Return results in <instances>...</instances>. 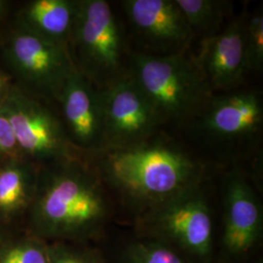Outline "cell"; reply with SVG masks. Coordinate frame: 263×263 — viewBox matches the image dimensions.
Here are the masks:
<instances>
[{
	"mask_svg": "<svg viewBox=\"0 0 263 263\" xmlns=\"http://www.w3.org/2000/svg\"><path fill=\"white\" fill-rule=\"evenodd\" d=\"M111 195L95 168L77 157L38 169L26 231L47 242L92 244L113 216Z\"/></svg>",
	"mask_w": 263,
	"mask_h": 263,
	"instance_id": "obj_1",
	"label": "cell"
},
{
	"mask_svg": "<svg viewBox=\"0 0 263 263\" xmlns=\"http://www.w3.org/2000/svg\"><path fill=\"white\" fill-rule=\"evenodd\" d=\"M97 152L95 169L104 186L135 218L205 181L203 163L165 139L151 137Z\"/></svg>",
	"mask_w": 263,
	"mask_h": 263,
	"instance_id": "obj_2",
	"label": "cell"
},
{
	"mask_svg": "<svg viewBox=\"0 0 263 263\" xmlns=\"http://www.w3.org/2000/svg\"><path fill=\"white\" fill-rule=\"evenodd\" d=\"M127 66V74L163 123L180 122L200 112L213 96L195 59L186 50L168 55L134 53Z\"/></svg>",
	"mask_w": 263,
	"mask_h": 263,
	"instance_id": "obj_3",
	"label": "cell"
},
{
	"mask_svg": "<svg viewBox=\"0 0 263 263\" xmlns=\"http://www.w3.org/2000/svg\"><path fill=\"white\" fill-rule=\"evenodd\" d=\"M204 182L135 218V234L151 238L199 263H216L213 210Z\"/></svg>",
	"mask_w": 263,
	"mask_h": 263,
	"instance_id": "obj_4",
	"label": "cell"
},
{
	"mask_svg": "<svg viewBox=\"0 0 263 263\" xmlns=\"http://www.w3.org/2000/svg\"><path fill=\"white\" fill-rule=\"evenodd\" d=\"M69 43L77 70L99 89L126 74L122 28L107 1H78Z\"/></svg>",
	"mask_w": 263,
	"mask_h": 263,
	"instance_id": "obj_5",
	"label": "cell"
},
{
	"mask_svg": "<svg viewBox=\"0 0 263 263\" xmlns=\"http://www.w3.org/2000/svg\"><path fill=\"white\" fill-rule=\"evenodd\" d=\"M263 240L261 201L240 172L227 175L222 193V227L216 241V263H247Z\"/></svg>",
	"mask_w": 263,
	"mask_h": 263,
	"instance_id": "obj_6",
	"label": "cell"
},
{
	"mask_svg": "<svg viewBox=\"0 0 263 263\" xmlns=\"http://www.w3.org/2000/svg\"><path fill=\"white\" fill-rule=\"evenodd\" d=\"M20 152L33 163L48 164L76 157L63 123L31 96L12 86L0 104Z\"/></svg>",
	"mask_w": 263,
	"mask_h": 263,
	"instance_id": "obj_7",
	"label": "cell"
},
{
	"mask_svg": "<svg viewBox=\"0 0 263 263\" xmlns=\"http://www.w3.org/2000/svg\"><path fill=\"white\" fill-rule=\"evenodd\" d=\"M4 53L11 69L30 92L57 101L77 69L68 46L20 27L11 34Z\"/></svg>",
	"mask_w": 263,
	"mask_h": 263,
	"instance_id": "obj_8",
	"label": "cell"
},
{
	"mask_svg": "<svg viewBox=\"0 0 263 263\" xmlns=\"http://www.w3.org/2000/svg\"><path fill=\"white\" fill-rule=\"evenodd\" d=\"M101 94L104 123L103 148L145 141L153 137L163 124L127 72L102 88Z\"/></svg>",
	"mask_w": 263,
	"mask_h": 263,
	"instance_id": "obj_9",
	"label": "cell"
},
{
	"mask_svg": "<svg viewBox=\"0 0 263 263\" xmlns=\"http://www.w3.org/2000/svg\"><path fill=\"white\" fill-rule=\"evenodd\" d=\"M262 105L261 96L252 89L212 96L200 110L198 129L219 143L251 140L261 130Z\"/></svg>",
	"mask_w": 263,
	"mask_h": 263,
	"instance_id": "obj_10",
	"label": "cell"
},
{
	"mask_svg": "<svg viewBox=\"0 0 263 263\" xmlns=\"http://www.w3.org/2000/svg\"><path fill=\"white\" fill-rule=\"evenodd\" d=\"M121 6L148 54L186 50L194 35L175 0H124Z\"/></svg>",
	"mask_w": 263,
	"mask_h": 263,
	"instance_id": "obj_11",
	"label": "cell"
},
{
	"mask_svg": "<svg viewBox=\"0 0 263 263\" xmlns=\"http://www.w3.org/2000/svg\"><path fill=\"white\" fill-rule=\"evenodd\" d=\"M58 101L62 106L63 125L72 146L101 151L104 142L101 89L76 69L66 80Z\"/></svg>",
	"mask_w": 263,
	"mask_h": 263,
	"instance_id": "obj_12",
	"label": "cell"
},
{
	"mask_svg": "<svg viewBox=\"0 0 263 263\" xmlns=\"http://www.w3.org/2000/svg\"><path fill=\"white\" fill-rule=\"evenodd\" d=\"M246 17L231 22L213 36L204 38L195 59L211 91L236 90L248 71L245 53Z\"/></svg>",
	"mask_w": 263,
	"mask_h": 263,
	"instance_id": "obj_13",
	"label": "cell"
},
{
	"mask_svg": "<svg viewBox=\"0 0 263 263\" xmlns=\"http://www.w3.org/2000/svg\"><path fill=\"white\" fill-rule=\"evenodd\" d=\"M38 169L35 163L20 157L0 165V224L10 229L27 216L35 194Z\"/></svg>",
	"mask_w": 263,
	"mask_h": 263,
	"instance_id": "obj_14",
	"label": "cell"
},
{
	"mask_svg": "<svg viewBox=\"0 0 263 263\" xmlns=\"http://www.w3.org/2000/svg\"><path fill=\"white\" fill-rule=\"evenodd\" d=\"M78 1L34 0L19 15V27L57 44L68 46Z\"/></svg>",
	"mask_w": 263,
	"mask_h": 263,
	"instance_id": "obj_15",
	"label": "cell"
},
{
	"mask_svg": "<svg viewBox=\"0 0 263 263\" xmlns=\"http://www.w3.org/2000/svg\"><path fill=\"white\" fill-rule=\"evenodd\" d=\"M112 263L199 262L169 245L134 233L133 237L120 246Z\"/></svg>",
	"mask_w": 263,
	"mask_h": 263,
	"instance_id": "obj_16",
	"label": "cell"
},
{
	"mask_svg": "<svg viewBox=\"0 0 263 263\" xmlns=\"http://www.w3.org/2000/svg\"><path fill=\"white\" fill-rule=\"evenodd\" d=\"M193 34L204 38L215 35L227 14L229 3L218 0H175Z\"/></svg>",
	"mask_w": 263,
	"mask_h": 263,
	"instance_id": "obj_17",
	"label": "cell"
},
{
	"mask_svg": "<svg viewBox=\"0 0 263 263\" xmlns=\"http://www.w3.org/2000/svg\"><path fill=\"white\" fill-rule=\"evenodd\" d=\"M49 243L25 231L0 245V263H48Z\"/></svg>",
	"mask_w": 263,
	"mask_h": 263,
	"instance_id": "obj_18",
	"label": "cell"
},
{
	"mask_svg": "<svg viewBox=\"0 0 263 263\" xmlns=\"http://www.w3.org/2000/svg\"><path fill=\"white\" fill-rule=\"evenodd\" d=\"M48 263H109L94 245L72 242L49 243Z\"/></svg>",
	"mask_w": 263,
	"mask_h": 263,
	"instance_id": "obj_19",
	"label": "cell"
},
{
	"mask_svg": "<svg viewBox=\"0 0 263 263\" xmlns=\"http://www.w3.org/2000/svg\"><path fill=\"white\" fill-rule=\"evenodd\" d=\"M245 53L248 71L262 72L263 68V14L255 12L246 20Z\"/></svg>",
	"mask_w": 263,
	"mask_h": 263,
	"instance_id": "obj_20",
	"label": "cell"
},
{
	"mask_svg": "<svg viewBox=\"0 0 263 263\" xmlns=\"http://www.w3.org/2000/svg\"><path fill=\"white\" fill-rule=\"evenodd\" d=\"M20 151L8 120L0 114V159L18 158Z\"/></svg>",
	"mask_w": 263,
	"mask_h": 263,
	"instance_id": "obj_21",
	"label": "cell"
},
{
	"mask_svg": "<svg viewBox=\"0 0 263 263\" xmlns=\"http://www.w3.org/2000/svg\"><path fill=\"white\" fill-rule=\"evenodd\" d=\"M11 88H12V85L10 82L9 77L0 71V104L9 93Z\"/></svg>",
	"mask_w": 263,
	"mask_h": 263,
	"instance_id": "obj_22",
	"label": "cell"
},
{
	"mask_svg": "<svg viewBox=\"0 0 263 263\" xmlns=\"http://www.w3.org/2000/svg\"><path fill=\"white\" fill-rule=\"evenodd\" d=\"M10 234H11L10 229L6 228L5 226H3L2 224H0V245L2 244V243L5 241V239H6Z\"/></svg>",
	"mask_w": 263,
	"mask_h": 263,
	"instance_id": "obj_23",
	"label": "cell"
},
{
	"mask_svg": "<svg viewBox=\"0 0 263 263\" xmlns=\"http://www.w3.org/2000/svg\"><path fill=\"white\" fill-rule=\"evenodd\" d=\"M247 263H263V259L261 257H255V258H253L252 260H250L249 262Z\"/></svg>",
	"mask_w": 263,
	"mask_h": 263,
	"instance_id": "obj_24",
	"label": "cell"
},
{
	"mask_svg": "<svg viewBox=\"0 0 263 263\" xmlns=\"http://www.w3.org/2000/svg\"><path fill=\"white\" fill-rule=\"evenodd\" d=\"M4 2H2V1H0V21H1V18H2V15H3V13H4Z\"/></svg>",
	"mask_w": 263,
	"mask_h": 263,
	"instance_id": "obj_25",
	"label": "cell"
}]
</instances>
